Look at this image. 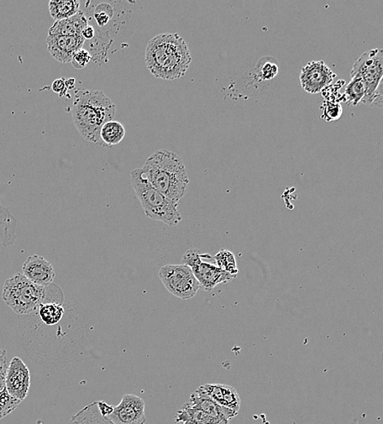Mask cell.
Here are the masks:
<instances>
[{
    "mask_svg": "<svg viewBox=\"0 0 383 424\" xmlns=\"http://www.w3.org/2000/svg\"><path fill=\"white\" fill-rule=\"evenodd\" d=\"M63 301L56 300L49 291H47L45 301L39 307L34 314L39 317L42 324L46 327H55L65 317L66 308L63 306Z\"/></svg>",
    "mask_w": 383,
    "mask_h": 424,
    "instance_id": "16",
    "label": "cell"
},
{
    "mask_svg": "<svg viewBox=\"0 0 383 424\" xmlns=\"http://www.w3.org/2000/svg\"><path fill=\"white\" fill-rule=\"evenodd\" d=\"M9 363L6 351L0 348V392L5 389V380Z\"/></svg>",
    "mask_w": 383,
    "mask_h": 424,
    "instance_id": "28",
    "label": "cell"
},
{
    "mask_svg": "<svg viewBox=\"0 0 383 424\" xmlns=\"http://www.w3.org/2000/svg\"><path fill=\"white\" fill-rule=\"evenodd\" d=\"M142 170L147 181L171 201L178 203L186 195L190 180L183 159L174 152H154Z\"/></svg>",
    "mask_w": 383,
    "mask_h": 424,
    "instance_id": "3",
    "label": "cell"
},
{
    "mask_svg": "<svg viewBox=\"0 0 383 424\" xmlns=\"http://www.w3.org/2000/svg\"><path fill=\"white\" fill-rule=\"evenodd\" d=\"M145 61L155 78L175 80L186 74L192 56L181 36L176 33L160 34L147 44Z\"/></svg>",
    "mask_w": 383,
    "mask_h": 424,
    "instance_id": "1",
    "label": "cell"
},
{
    "mask_svg": "<svg viewBox=\"0 0 383 424\" xmlns=\"http://www.w3.org/2000/svg\"><path fill=\"white\" fill-rule=\"evenodd\" d=\"M159 275L166 289L183 301L192 299L201 288L190 267L186 265H165Z\"/></svg>",
    "mask_w": 383,
    "mask_h": 424,
    "instance_id": "7",
    "label": "cell"
},
{
    "mask_svg": "<svg viewBox=\"0 0 383 424\" xmlns=\"http://www.w3.org/2000/svg\"><path fill=\"white\" fill-rule=\"evenodd\" d=\"M337 75L323 61H314L303 67L300 75L301 86L308 93L322 92L332 85Z\"/></svg>",
    "mask_w": 383,
    "mask_h": 424,
    "instance_id": "10",
    "label": "cell"
},
{
    "mask_svg": "<svg viewBox=\"0 0 383 424\" xmlns=\"http://www.w3.org/2000/svg\"><path fill=\"white\" fill-rule=\"evenodd\" d=\"M30 387V373L28 365L18 357L10 361L5 380V389L8 394L20 401L28 396Z\"/></svg>",
    "mask_w": 383,
    "mask_h": 424,
    "instance_id": "12",
    "label": "cell"
},
{
    "mask_svg": "<svg viewBox=\"0 0 383 424\" xmlns=\"http://www.w3.org/2000/svg\"><path fill=\"white\" fill-rule=\"evenodd\" d=\"M214 259L216 260L219 268L227 272L230 274L238 275L237 261H236L235 255L233 253H231L228 250L222 249L219 251Z\"/></svg>",
    "mask_w": 383,
    "mask_h": 424,
    "instance_id": "23",
    "label": "cell"
},
{
    "mask_svg": "<svg viewBox=\"0 0 383 424\" xmlns=\"http://www.w3.org/2000/svg\"><path fill=\"white\" fill-rule=\"evenodd\" d=\"M343 109L339 103L332 102L323 103L322 118L325 121H335L342 116Z\"/></svg>",
    "mask_w": 383,
    "mask_h": 424,
    "instance_id": "26",
    "label": "cell"
},
{
    "mask_svg": "<svg viewBox=\"0 0 383 424\" xmlns=\"http://www.w3.org/2000/svg\"><path fill=\"white\" fill-rule=\"evenodd\" d=\"M257 77L261 81H270L278 74V66L274 57H264L256 65Z\"/></svg>",
    "mask_w": 383,
    "mask_h": 424,
    "instance_id": "22",
    "label": "cell"
},
{
    "mask_svg": "<svg viewBox=\"0 0 383 424\" xmlns=\"http://www.w3.org/2000/svg\"><path fill=\"white\" fill-rule=\"evenodd\" d=\"M130 182L147 217L176 226L182 221L178 203L166 198L147 181L142 169L130 172Z\"/></svg>",
    "mask_w": 383,
    "mask_h": 424,
    "instance_id": "4",
    "label": "cell"
},
{
    "mask_svg": "<svg viewBox=\"0 0 383 424\" xmlns=\"http://www.w3.org/2000/svg\"><path fill=\"white\" fill-rule=\"evenodd\" d=\"M351 75H359L363 80L366 93L362 104L371 106L383 77V49H372L362 54L354 63Z\"/></svg>",
    "mask_w": 383,
    "mask_h": 424,
    "instance_id": "9",
    "label": "cell"
},
{
    "mask_svg": "<svg viewBox=\"0 0 383 424\" xmlns=\"http://www.w3.org/2000/svg\"><path fill=\"white\" fill-rule=\"evenodd\" d=\"M23 274L40 286H49L52 284L56 277L54 266L43 256L30 255L23 265Z\"/></svg>",
    "mask_w": 383,
    "mask_h": 424,
    "instance_id": "14",
    "label": "cell"
},
{
    "mask_svg": "<svg viewBox=\"0 0 383 424\" xmlns=\"http://www.w3.org/2000/svg\"><path fill=\"white\" fill-rule=\"evenodd\" d=\"M84 40L81 36L48 35L47 49L54 59L61 63L71 62L73 55L83 49Z\"/></svg>",
    "mask_w": 383,
    "mask_h": 424,
    "instance_id": "13",
    "label": "cell"
},
{
    "mask_svg": "<svg viewBox=\"0 0 383 424\" xmlns=\"http://www.w3.org/2000/svg\"><path fill=\"white\" fill-rule=\"evenodd\" d=\"M202 387L217 405L239 413L241 399L233 387L220 384H207Z\"/></svg>",
    "mask_w": 383,
    "mask_h": 424,
    "instance_id": "15",
    "label": "cell"
},
{
    "mask_svg": "<svg viewBox=\"0 0 383 424\" xmlns=\"http://www.w3.org/2000/svg\"><path fill=\"white\" fill-rule=\"evenodd\" d=\"M112 6L110 4H99L93 9L92 18L95 19V23L99 28H104L111 20L114 16Z\"/></svg>",
    "mask_w": 383,
    "mask_h": 424,
    "instance_id": "24",
    "label": "cell"
},
{
    "mask_svg": "<svg viewBox=\"0 0 383 424\" xmlns=\"http://www.w3.org/2000/svg\"><path fill=\"white\" fill-rule=\"evenodd\" d=\"M17 219L0 202V245H13L17 240Z\"/></svg>",
    "mask_w": 383,
    "mask_h": 424,
    "instance_id": "18",
    "label": "cell"
},
{
    "mask_svg": "<svg viewBox=\"0 0 383 424\" xmlns=\"http://www.w3.org/2000/svg\"><path fill=\"white\" fill-rule=\"evenodd\" d=\"M20 402L22 401L10 396L6 389L0 392V420L17 409Z\"/></svg>",
    "mask_w": 383,
    "mask_h": 424,
    "instance_id": "25",
    "label": "cell"
},
{
    "mask_svg": "<svg viewBox=\"0 0 383 424\" xmlns=\"http://www.w3.org/2000/svg\"><path fill=\"white\" fill-rule=\"evenodd\" d=\"M92 61V56L90 52L82 49L78 51L75 55H73L71 61V64L73 68L77 70H83L85 68L88 63Z\"/></svg>",
    "mask_w": 383,
    "mask_h": 424,
    "instance_id": "27",
    "label": "cell"
},
{
    "mask_svg": "<svg viewBox=\"0 0 383 424\" xmlns=\"http://www.w3.org/2000/svg\"><path fill=\"white\" fill-rule=\"evenodd\" d=\"M206 255L207 254H201L197 250L190 249L182 259L183 265L190 267L204 291H212L217 285L227 284L236 279L237 276L227 273L217 265L204 261Z\"/></svg>",
    "mask_w": 383,
    "mask_h": 424,
    "instance_id": "8",
    "label": "cell"
},
{
    "mask_svg": "<svg viewBox=\"0 0 383 424\" xmlns=\"http://www.w3.org/2000/svg\"><path fill=\"white\" fill-rule=\"evenodd\" d=\"M98 409L103 417H107L114 411V407L104 401H97Z\"/></svg>",
    "mask_w": 383,
    "mask_h": 424,
    "instance_id": "31",
    "label": "cell"
},
{
    "mask_svg": "<svg viewBox=\"0 0 383 424\" xmlns=\"http://www.w3.org/2000/svg\"><path fill=\"white\" fill-rule=\"evenodd\" d=\"M51 89L55 93L59 94L60 97H63L69 88H68L67 82L65 78H61L52 83Z\"/></svg>",
    "mask_w": 383,
    "mask_h": 424,
    "instance_id": "29",
    "label": "cell"
},
{
    "mask_svg": "<svg viewBox=\"0 0 383 424\" xmlns=\"http://www.w3.org/2000/svg\"><path fill=\"white\" fill-rule=\"evenodd\" d=\"M80 3L77 0H52L49 2L51 17L56 22L72 18L80 11Z\"/></svg>",
    "mask_w": 383,
    "mask_h": 424,
    "instance_id": "19",
    "label": "cell"
},
{
    "mask_svg": "<svg viewBox=\"0 0 383 424\" xmlns=\"http://www.w3.org/2000/svg\"><path fill=\"white\" fill-rule=\"evenodd\" d=\"M366 87L363 80L359 75H351V80L346 87L344 101L348 106L356 107L363 102Z\"/></svg>",
    "mask_w": 383,
    "mask_h": 424,
    "instance_id": "20",
    "label": "cell"
},
{
    "mask_svg": "<svg viewBox=\"0 0 383 424\" xmlns=\"http://www.w3.org/2000/svg\"><path fill=\"white\" fill-rule=\"evenodd\" d=\"M116 107L102 91L78 89L73 96L72 120L82 137L94 144L102 145L101 130L112 121Z\"/></svg>",
    "mask_w": 383,
    "mask_h": 424,
    "instance_id": "2",
    "label": "cell"
},
{
    "mask_svg": "<svg viewBox=\"0 0 383 424\" xmlns=\"http://www.w3.org/2000/svg\"><path fill=\"white\" fill-rule=\"evenodd\" d=\"M371 106L383 109V77L375 93Z\"/></svg>",
    "mask_w": 383,
    "mask_h": 424,
    "instance_id": "30",
    "label": "cell"
},
{
    "mask_svg": "<svg viewBox=\"0 0 383 424\" xmlns=\"http://www.w3.org/2000/svg\"><path fill=\"white\" fill-rule=\"evenodd\" d=\"M95 34V28H94L92 25H88L87 28L83 30L82 32V37L85 40H90L94 38Z\"/></svg>",
    "mask_w": 383,
    "mask_h": 424,
    "instance_id": "32",
    "label": "cell"
},
{
    "mask_svg": "<svg viewBox=\"0 0 383 424\" xmlns=\"http://www.w3.org/2000/svg\"><path fill=\"white\" fill-rule=\"evenodd\" d=\"M126 131L122 123L109 121L104 124L101 130V140L104 146L116 145L122 141L125 137Z\"/></svg>",
    "mask_w": 383,
    "mask_h": 424,
    "instance_id": "21",
    "label": "cell"
},
{
    "mask_svg": "<svg viewBox=\"0 0 383 424\" xmlns=\"http://www.w3.org/2000/svg\"><path fill=\"white\" fill-rule=\"evenodd\" d=\"M238 415L217 405L201 386L178 411L176 422L182 424H229L230 420Z\"/></svg>",
    "mask_w": 383,
    "mask_h": 424,
    "instance_id": "6",
    "label": "cell"
},
{
    "mask_svg": "<svg viewBox=\"0 0 383 424\" xmlns=\"http://www.w3.org/2000/svg\"><path fill=\"white\" fill-rule=\"evenodd\" d=\"M88 25V20L83 11L72 18L59 20L51 25L49 35L81 36L84 29Z\"/></svg>",
    "mask_w": 383,
    "mask_h": 424,
    "instance_id": "17",
    "label": "cell"
},
{
    "mask_svg": "<svg viewBox=\"0 0 383 424\" xmlns=\"http://www.w3.org/2000/svg\"><path fill=\"white\" fill-rule=\"evenodd\" d=\"M106 418L111 424H145V402L138 396L126 394Z\"/></svg>",
    "mask_w": 383,
    "mask_h": 424,
    "instance_id": "11",
    "label": "cell"
},
{
    "mask_svg": "<svg viewBox=\"0 0 383 424\" xmlns=\"http://www.w3.org/2000/svg\"><path fill=\"white\" fill-rule=\"evenodd\" d=\"M47 287L36 285L18 273L5 281L3 301L18 315H34L46 299Z\"/></svg>",
    "mask_w": 383,
    "mask_h": 424,
    "instance_id": "5",
    "label": "cell"
}]
</instances>
